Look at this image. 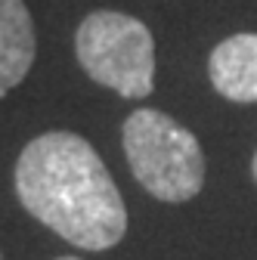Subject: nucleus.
<instances>
[{"mask_svg":"<svg viewBox=\"0 0 257 260\" xmlns=\"http://www.w3.org/2000/svg\"><path fill=\"white\" fill-rule=\"evenodd\" d=\"M22 208L66 242L106 251L127 230V208L96 149L69 130L31 140L16 161Z\"/></svg>","mask_w":257,"mask_h":260,"instance_id":"1","label":"nucleus"},{"mask_svg":"<svg viewBox=\"0 0 257 260\" xmlns=\"http://www.w3.org/2000/svg\"><path fill=\"white\" fill-rule=\"evenodd\" d=\"M124 155L140 186L158 202H189L205 183V152L183 124L158 109H137L124 121Z\"/></svg>","mask_w":257,"mask_h":260,"instance_id":"2","label":"nucleus"},{"mask_svg":"<svg viewBox=\"0 0 257 260\" xmlns=\"http://www.w3.org/2000/svg\"><path fill=\"white\" fill-rule=\"evenodd\" d=\"M75 53L81 69L96 84L127 96V100H143L155 87L152 31L127 13H90L75 35Z\"/></svg>","mask_w":257,"mask_h":260,"instance_id":"3","label":"nucleus"},{"mask_svg":"<svg viewBox=\"0 0 257 260\" xmlns=\"http://www.w3.org/2000/svg\"><path fill=\"white\" fill-rule=\"evenodd\" d=\"M211 84L233 103H257V35L220 41L208 62Z\"/></svg>","mask_w":257,"mask_h":260,"instance_id":"4","label":"nucleus"},{"mask_svg":"<svg viewBox=\"0 0 257 260\" xmlns=\"http://www.w3.org/2000/svg\"><path fill=\"white\" fill-rule=\"evenodd\" d=\"M35 22L22 0H0V96L22 84L35 65Z\"/></svg>","mask_w":257,"mask_h":260,"instance_id":"5","label":"nucleus"},{"mask_svg":"<svg viewBox=\"0 0 257 260\" xmlns=\"http://www.w3.org/2000/svg\"><path fill=\"white\" fill-rule=\"evenodd\" d=\"M251 171H254V180H257V155H254V165H251Z\"/></svg>","mask_w":257,"mask_h":260,"instance_id":"6","label":"nucleus"},{"mask_svg":"<svg viewBox=\"0 0 257 260\" xmlns=\"http://www.w3.org/2000/svg\"><path fill=\"white\" fill-rule=\"evenodd\" d=\"M59 260H78V257H59Z\"/></svg>","mask_w":257,"mask_h":260,"instance_id":"7","label":"nucleus"}]
</instances>
